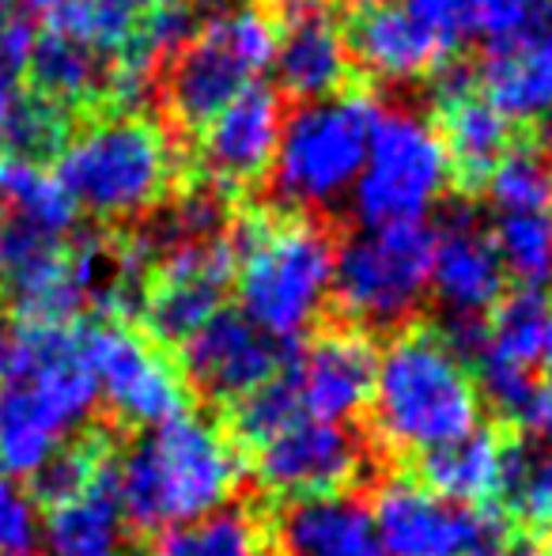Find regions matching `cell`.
Segmentation results:
<instances>
[{
  "label": "cell",
  "instance_id": "6da1fadb",
  "mask_svg": "<svg viewBox=\"0 0 552 556\" xmlns=\"http://www.w3.org/2000/svg\"><path fill=\"white\" fill-rule=\"evenodd\" d=\"M480 397L470 359L450 333L406 326L378 352L371 420L394 454H435L480 428Z\"/></svg>",
  "mask_w": 552,
  "mask_h": 556
},
{
  "label": "cell",
  "instance_id": "7a4b0ae2",
  "mask_svg": "<svg viewBox=\"0 0 552 556\" xmlns=\"http://www.w3.org/2000/svg\"><path fill=\"white\" fill-rule=\"evenodd\" d=\"M114 481L129 527L167 534L228 507L243 481V458L220 425L182 413L147 428L118 458Z\"/></svg>",
  "mask_w": 552,
  "mask_h": 556
},
{
  "label": "cell",
  "instance_id": "3957f363",
  "mask_svg": "<svg viewBox=\"0 0 552 556\" xmlns=\"http://www.w3.org/2000/svg\"><path fill=\"white\" fill-rule=\"evenodd\" d=\"M239 315L280 344L299 341L333 292V250L322 224L295 208H246L231 227Z\"/></svg>",
  "mask_w": 552,
  "mask_h": 556
},
{
  "label": "cell",
  "instance_id": "277c9868",
  "mask_svg": "<svg viewBox=\"0 0 552 556\" xmlns=\"http://www.w3.org/2000/svg\"><path fill=\"white\" fill-rule=\"evenodd\" d=\"M53 178L76 208L129 220L185 182V160L167 125L147 114H88L53 160Z\"/></svg>",
  "mask_w": 552,
  "mask_h": 556
},
{
  "label": "cell",
  "instance_id": "5b68a950",
  "mask_svg": "<svg viewBox=\"0 0 552 556\" xmlns=\"http://www.w3.org/2000/svg\"><path fill=\"white\" fill-rule=\"evenodd\" d=\"M258 484L280 500L345 496L363 473V446L345 425H330L299 409L277 375L266 390L235 405V435Z\"/></svg>",
  "mask_w": 552,
  "mask_h": 556
},
{
  "label": "cell",
  "instance_id": "8992f818",
  "mask_svg": "<svg viewBox=\"0 0 552 556\" xmlns=\"http://www.w3.org/2000/svg\"><path fill=\"white\" fill-rule=\"evenodd\" d=\"M277 58V23L266 4H246L201 23V30L163 65L167 122L185 137H197L254 76Z\"/></svg>",
  "mask_w": 552,
  "mask_h": 556
},
{
  "label": "cell",
  "instance_id": "52a82bcc",
  "mask_svg": "<svg viewBox=\"0 0 552 556\" xmlns=\"http://www.w3.org/2000/svg\"><path fill=\"white\" fill-rule=\"evenodd\" d=\"M378 117L383 106L368 84H356L318 103H303L280 129L273 163L284 208H322L356 186Z\"/></svg>",
  "mask_w": 552,
  "mask_h": 556
},
{
  "label": "cell",
  "instance_id": "ba28073f",
  "mask_svg": "<svg viewBox=\"0 0 552 556\" xmlns=\"http://www.w3.org/2000/svg\"><path fill=\"white\" fill-rule=\"evenodd\" d=\"M435 231L427 224H398L363 231L337 250L333 300L348 326H398L416 311L432 285Z\"/></svg>",
  "mask_w": 552,
  "mask_h": 556
},
{
  "label": "cell",
  "instance_id": "9c48e42d",
  "mask_svg": "<svg viewBox=\"0 0 552 556\" xmlns=\"http://www.w3.org/2000/svg\"><path fill=\"white\" fill-rule=\"evenodd\" d=\"M80 349L95 390L121 425L159 428L182 417L190 405V382L140 326L126 318H99L80 330Z\"/></svg>",
  "mask_w": 552,
  "mask_h": 556
},
{
  "label": "cell",
  "instance_id": "30bf717a",
  "mask_svg": "<svg viewBox=\"0 0 552 556\" xmlns=\"http://www.w3.org/2000/svg\"><path fill=\"white\" fill-rule=\"evenodd\" d=\"M447 190V155L432 125L413 114L378 117L368 163L352 190V208L368 231L398 224H424Z\"/></svg>",
  "mask_w": 552,
  "mask_h": 556
},
{
  "label": "cell",
  "instance_id": "8fae6325",
  "mask_svg": "<svg viewBox=\"0 0 552 556\" xmlns=\"http://www.w3.org/2000/svg\"><path fill=\"white\" fill-rule=\"evenodd\" d=\"M280 129V91L273 84H251L193 137L185 186L239 201L273 170Z\"/></svg>",
  "mask_w": 552,
  "mask_h": 556
},
{
  "label": "cell",
  "instance_id": "7c38bea8",
  "mask_svg": "<svg viewBox=\"0 0 552 556\" xmlns=\"http://www.w3.org/2000/svg\"><path fill=\"white\" fill-rule=\"evenodd\" d=\"M432 80V132L447 155V186L458 198L473 201L488 190V178L515 148L523 129L488 103L477 65L447 61Z\"/></svg>",
  "mask_w": 552,
  "mask_h": 556
},
{
  "label": "cell",
  "instance_id": "4fadbf2b",
  "mask_svg": "<svg viewBox=\"0 0 552 556\" xmlns=\"http://www.w3.org/2000/svg\"><path fill=\"white\" fill-rule=\"evenodd\" d=\"M368 511L383 556H473L503 530L500 515L450 504L420 477H390Z\"/></svg>",
  "mask_w": 552,
  "mask_h": 556
},
{
  "label": "cell",
  "instance_id": "5bb4252c",
  "mask_svg": "<svg viewBox=\"0 0 552 556\" xmlns=\"http://www.w3.org/2000/svg\"><path fill=\"white\" fill-rule=\"evenodd\" d=\"M375 367L378 349L368 330L325 326L303 344L299 356L284 359L280 375L303 413L330 425H348L371 405Z\"/></svg>",
  "mask_w": 552,
  "mask_h": 556
},
{
  "label": "cell",
  "instance_id": "9a60e30c",
  "mask_svg": "<svg viewBox=\"0 0 552 556\" xmlns=\"http://www.w3.org/2000/svg\"><path fill=\"white\" fill-rule=\"evenodd\" d=\"M341 35L363 84H413L439 73L447 50L398 4V0H345Z\"/></svg>",
  "mask_w": 552,
  "mask_h": 556
},
{
  "label": "cell",
  "instance_id": "2e32d148",
  "mask_svg": "<svg viewBox=\"0 0 552 556\" xmlns=\"http://www.w3.org/2000/svg\"><path fill=\"white\" fill-rule=\"evenodd\" d=\"M284 367V344L266 337L239 311H220L182 344V375L208 397L243 405Z\"/></svg>",
  "mask_w": 552,
  "mask_h": 556
},
{
  "label": "cell",
  "instance_id": "e0dca14e",
  "mask_svg": "<svg viewBox=\"0 0 552 556\" xmlns=\"http://www.w3.org/2000/svg\"><path fill=\"white\" fill-rule=\"evenodd\" d=\"M526 454L515 440L492 428H473L458 443H447L442 451L427 454L420 466V481L435 496L450 500L470 511L500 515V504L515 496L526 473Z\"/></svg>",
  "mask_w": 552,
  "mask_h": 556
},
{
  "label": "cell",
  "instance_id": "ac0fdd59",
  "mask_svg": "<svg viewBox=\"0 0 552 556\" xmlns=\"http://www.w3.org/2000/svg\"><path fill=\"white\" fill-rule=\"evenodd\" d=\"M480 91L518 129H538L552 114V8L526 30L485 46L477 65Z\"/></svg>",
  "mask_w": 552,
  "mask_h": 556
},
{
  "label": "cell",
  "instance_id": "d6986e66",
  "mask_svg": "<svg viewBox=\"0 0 552 556\" xmlns=\"http://www.w3.org/2000/svg\"><path fill=\"white\" fill-rule=\"evenodd\" d=\"M432 288L454 323H480L503 300L508 273L492 247V235L465 213H454L432 250Z\"/></svg>",
  "mask_w": 552,
  "mask_h": 556
},
{
  "label": "cell",
  "instance_id": "ffe728a7",
  "mask_svg": "<svg viewBox=\"0 0 552 556\" xmlns=\"http://www.w3.org/2000/svg\"><path fill=\"white\" fill-rule=\"evenodd\" d=\"M27 80V91L65 106L76 117L106 114L111 58H103L84 38L65 35V30H38L35 46H30Z\"/></svg>",
  "mask_w": 552,
  "mask_h": 556
},
{
  "label": "cell",
  "instance_id": "44dd1931",
  "mask_svg": "<svg viewBox=\"0 0 552 556\" xmlns=\"http://www.w3.org/2000/svg\"><path fill=\"white\" fill-rule=\"evenodd\" d=\"M284 556H383L371 511L352 496L299 500L277 534Z\"/></svg>",
  "mask_w": 552,
  "mask_h": 556
},
{
  "label": "cell",
  "instance_id": "7402d4cb",
  "mask_svg": "<svg viewBox=\"0 0 552 556\" xmlns=\"http://www.w3.org/2000/svg\"><path fill=\"white\" fill-rule=\"evenodd\" d=\"M118 473V466H114ZM103 477L88 492L50 507L42 519L46 556H126V515L118 504V481Z\"/></svg>",
  "mask_w": 552,
  "mask_h": 556
},
{
  "label": "cell",
  "instance_id": "603a6c76",
  "mask_svg": "<svg viewBox=\"0 0 552 556\" xmlns=\"http://www.w3.org/2000/svg\"><path fill=\"white\" fill-rule=\"evenodd\" d=\"M159 556H277V534L258 507H220L159 538Z\"/></svg>",
  "mask_w": 552,
  "mask_h": 556
},
{
  "label": "cell",
  "instance_id": "cb8c5ba5",
  "mask_svg": "<svg viewBox=\"0 0 552 556\" xmlns=\"http://www.w3.org/2000/svg\"><path fill=\"white\" fill-rule=\"evenodd\" d=\"M0 208H8L4 216L38 227L53 239H73L76 216H80L50 167L23 160H0Z\"/></svg>",
  "mask_w": 552,
  "mask_h": 556
},
{
  "label": "cell",
  "instance_id": "d4e9b609",
  "mask_svg": "<svg viewBox=\"0 0 552 556\" xmlns=\"http://www.w3.org/2000/svg\"><path fill=\"white\" fill-rule=\"evenodd\" d=\"M488 235L508 277L530 292L552 285V213H500Z\"/></svg>",
  "mask_w": 552,
  "mask_h": 556
},
{
  "label": "cell",
  "instance_id": "484cf974",
  "mask_svg": "<svg viewBox=\"0 0 552 556\" xmlns=\"http://www.w3.org/2000/svg\"><path fill=\"white\" fill-rule=\"evenodd\" d=\"M42 542L38 504L20 481L0 477V556H35Z\"/></svg>",
  "mask_w": 552,
  "mask_h": 556
},
{
  "label": "cell",
  "instance_id": "4316f807",
  "mask_svg": "<svg viewBox=\"0 0 552 556\" xmlns=\"http://www.w3.org/2000/svg\"><path fill=\"white\" fill-rule=\"evenodd\" d=\"M518 507L526 511V519L538 530L552 534V458H545L541 466H526L523 484H518Z\"/></svg>",
  "mask_w": 552,
  "mask_h": 556
},
{
  "label": "cell",
  "instance_id": "83f0119b",
  "mask_svg": "<svg viewBox=\"0 0 552 556\" xmlns=\"http://www.w3.org/2000/svg\"><path fill=\"white\" fill-rule=\"evenodd\" d=\"M523 420H530V428L538 432V440L549 446V458H552V382L538 387V394H534V402Z\"/></svg>",
  "mask_w": 552,
  "mask_h": 556
},
{
  "label": "cell",
  "instance_id": "f1b7e54d",
  "mask_svg": "<svg viewBox=\"0 0 552 556\" xmlns=\"http://www.w3.org/2000/svg\"><path fill=\"white\" fill-rule=\"evenodd\" d=\"M23 4H27V12H35L42 20V27H50V23L65 20L80 0H23Z\"/></svg>",
  "mask_w": 552,
  "mask_h": 556
},
{
  "label": "cell",
  "instance_id": "f546056e",
  "mask_svg": "<svg viewBox=\"0 0 552 556\" xmlns=\"http://www.w3.org/2000/svg\"><path fill=\"white\" fill-rule=\"evenodd\" d=\"M15 15H23V8H20V0H0V30L8 27V23L15 20Z\"/></svg>",
  "mask_w": 552,
  "mask_h": 556
},
{
  "label": "cell",
  "instance_id": "4dcf8cb0",
  "mask_svg": "<svg viewBox=\"0 0 552 556\" xmlns=\"http://www.w3.org/2000/svg\"><path fill=\"white\" fill-rule=\"evenodd\" d=\"M0 257H4V208H0Z\"/></svg>",
  "mask_w": 552,
  "mask_h": 556
},
{
  "label": "cell",
  "instance_id": "1f68e13d",
  "mask_svg": "<svg viewBox=\"0 0 552 556\" xmlns=\"http://www.w3.org/2000/svg\"><path fill=\"white\" fill-rule=\"evenodd\" d=\"M549 364H552V341H549Z\"/></svg>",
  "mask_w": 552,
  "mask_h": 556
},
{
  "label": "cell",
  "instance_id": "d6a6232c",
  "mask_svg": "<svg viewBox=\"0 0 552 556\" xmlns=\"http://www.w3.org/2000/svg\"><path fill=\"white\" fill-rule=\"evenodd\" d=\"M549 556H552V545H549Z\"/></svg>",
  "mask_w": 552,
  "mask_h": 556
},
{
  "label": "cell",
  "instance_id": "836d02e7",
  "mask_svg": "<svg viewBox=\"0 0 552 556\" xmlns=\"http://www.w3.org/2000/svg\"><path fill=\"white\" fill-rule=\"evenodd\" d=\"M549 148H552V144H549Z\"/></svg>",
  "mask_w": 552,
  "mask_h": 556
}]
</instances>
